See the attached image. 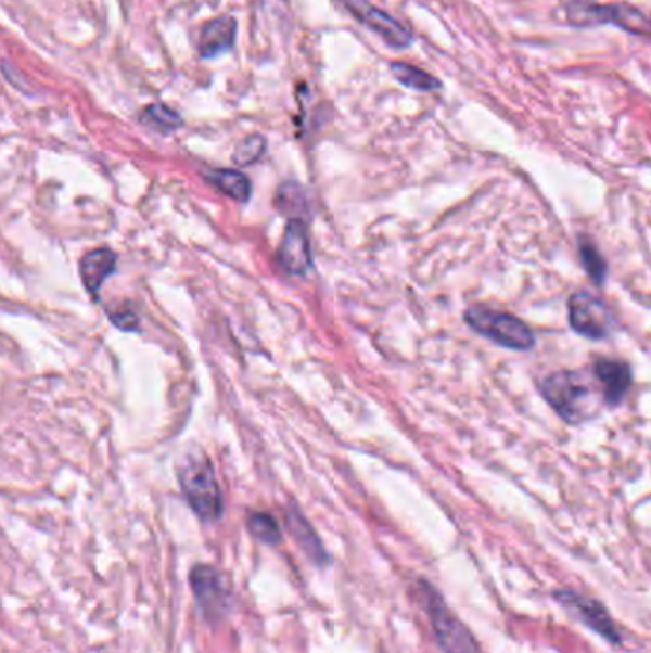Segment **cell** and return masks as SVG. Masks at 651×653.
<instances>
[{"label":"cell","mask_w":651,"mask_h":653,"mask_svg":"<svg viewBox=\"0 0 651 653\" xmlns=\"http://www.w3.org/2000/svg\"><path fill=\"white\" fill-rule=\"evenodd\" d=\"M246 526H248V532L253 534V537L264 542V545L273 547V545L281 542V527L268 512H253L248 516Z\"/></svg>","instance_id":"18"},{"label":"cell","mask_w":651,"mask_h":653,"mask_svg":"<svg viewBox=\"0 0 651 653\" xmlns=\"http://www.w3.org/2000/svg\"><path fill=\"white\" fill-rule=\"evenodd\" d=\"M180 486L186 501L203 522H216L222 516V491L216 482L215 469L205 457L199 454L180 466Z\"/></svg>","instance_id":"3"},{"label":"cell","mask_w":651,"mask_h":653,"mask_svg":"<svg viewBox=\"0 0 651 653\" xmlns=\"http://www.w3.org/2000/svg\"><path fill=\"white\" fill-rule=\"evenodd\" d=\"M596 379L602 384V394H604L608 406H620L623 398L627 396L633 375L630 367L623 361H613V359H598L595 367Z\"/></svg>","instance_id":"11"},{"label":"cell","mask_w":651,"mask_h":653,"mask_svg":"<svg viewBox=\"0 0 651 653\" xmlns=\"http://www.w3.org/2000/svg\"><path fill=\"white\" fill-rule=\"evenodd\" d=\"M238 22L230 16L216 17L208 22L199 37V56L203 60L222 56L235 44Z\"/></svg>","instance_id":"12"},{"label":"cell","mask_w":651,"mask_h":653,"mask_svg":"<svg viewBox=\"0 0 651 653\" xmlns=\"http://www.w3.org/2000/svg\"><path fill=\"white\" fill-rule=\"evenodd\" d=\"M554 598H557V602L564 605L570 614L575 615L585 627L595 630L596 635H600L610 644L621 645L623 638H621L620 629L613 623L612 615L608 614V610L598 600L583 597V594L573 592V590H557Z\"/></svg>","instance_id":"8"},{"label":"cell","mask_w":651,"mask_h":653,"mask_svg":"<svg viewBox=\"0 0 651 653\" xmlns=\"http://www.w3.org/2000/svg\"><path fill=\"white\" fill-rule=\"evenodd\" d=\"M286 527L293 534L296 545L303 549L304 554L310 558L316 566H327L331 562V556L323 547V542L314 532L310 522L304 518L298 510L291 509L286 512Z\"/></svg>","instance_id":"14"},{"label":"cell","mask_w":651,"mask_h":653,"mask_svg":"<svg viewBox=\"0 0 651 653\" xmlns=\"http://www.w3.org/2000/svg\"><path fill=\"white\" fill-rule=\"evenodd\" d=\"M390 69L404 87L413 88L419 92H436L442 88V80L436 79L434 75L424 72L421 67H414L411 64H404V62H394L390 65Z\"/></svg>","instance_id":"16"},{"label":"cell","mask_w":651,"mask_h":653,"mask_svg":"<svg viewBox=\"0 0 651 653\" xmlns=\"http://www.w3.org/2000/svg\"><path fill=\"white\" fill-rule=\"evenodd\" d=\"M570 325L577 335L590 341H604L612 335L613 316L602 300L587 291H577L570 296Z\"/></svg>","instance_id":"7"},{"label":"cell","mask_w":651,"mask_h":653,"mask_svg":"<svg viewBox=\"0 0 651 653\" xmlns=\"http://www.w3.org/2000/svg\"><path fill=\"white\" fill-rule=\"evenodd\" d=\"M464 319L476 333L510 350H529L535 344L532 329L512 313L487 308H469Z\"/></svg>","instance_id":"5"},{"label":"cell","mask_w":651,"mask_h":653,"mask_svg":"<svg viewBox=\"0 0 651 653\" xmlns=\"http://www.w3.org/2000/svg\"><path fill=\"white\" fill-rule=\"evenodd\" d=\"M567 22L575 27L596 25H617L623 31L638 37H651V20L643 16L642 10L630 4H592L585 0H573L567 4Z\"/></svg>","instance_id":"4"},{"label":"cell","mask_w":651,"mask_h":653,"mask_svg":"<svg viewBox=\"0 0 651 653\" xmlns=\"http://www.w3.org/2000/svg\"><path fill=\"white\" fill-rule=\"evenodd\" d=\"M208 182L216 185L220 192L230 195L231 200L239 203H246L251 197V180L239 170H230V168H218L207 175Z\"/></svg>","instance_id":"15"},{"label":"cell","mask_w":651,"mask_h":653,"mask_svg":"<svg viewBox=\"0 0 651 653\" xmlns=\"http://www.w3.org/2000/svg\"><path fill=\"white\" fill-rule=\"evenodd\" d=\"M595 371H564L542 381L540 392L552 409L567 423H583L598 414L604 396L596 392Z\"/></svg>","instance_id":"1"},{"label":"cell","mask_w":651,"mask_h":653,"mask_svg":"<svg viewBox=\"0 0 651 653\" xmlns=\"http://www.w3.org/2000/svg\"><path fill=\"white\" fill-rule=\"evenodd\" d=\"M117 270V255L110 248L90 251L80 260V279L90 295L98 298L105 281Z\"/></svg>","instance_id":"13"},{"label":"cell","mask_w":651,"mask_h":653,"mask_svg":"<svg viewBox=\"0 0 651 653\" xmlns=\"http://www.w3.org/2000/svg\"><path fill=\"white\" fill-rule=\"evenodd\" d=\"M419 597L429 614L434 637L444 653H482L469 627L449 610L444 598L430 582L419 581Z\"/></svg>","instance_id":"2"},{"label":"cell","mask_w":651,"mask_h":653,"mask_svg":"<svg viewBox=\"0 0 651 653\" xmlns=\"http://www.w3.org/2000/svg\"><path fill=\"white\" fill-rule=\"evenodd\" d=\"M264 152H266V138L260 135L248 136L238 145V150L233 153V161L241 167L255 165L256 161L263 157Z\"/></svg>","instance_id":"20"},{"label":"cell","mask_w":651,"mask_h":653,"mask_svg":"<svg viewBox=\"0 0 651 653\" xmlns=\"http://www.w3.org/2000/svg\"><path fill=\"white\" fill-rule=\"evenodd\" d=\"M278 264L281 270L291 276H306V271L310 270V238L304 220L291 218L286 223L283 240L279 245Z\"/></svg>","instance_id":"10"},{"label":"cell","mask_w":651,"mask_h":653,"mask_svg":"<svg viewBox=\"0 0 651 653\" xmlns=\"http://www.w3.org/2000/svg\"><path fill=\"white\" fill-rule=\"evenodd\" d=\"M191 590L201 614L208 622H220L230 612V587L215 566L199 564L190 574Z\"/></svg>","instance_id":"6"},{"label":"cell","mask_w":651,"mask_h":653,"mask_svg":"<svg viewBox=\"0 0 651 653\" xmlns=\"http://www.w3.org/2000/svg\"><path fill=\"white\" fill-rule=\"evenodd\" d=\"M342 2L361 24L376 33L392 49H407L413 42V35L406 25L399 24L396 17L390 16L384 10L376 9L366 0H342Z\"/></svg>","instance_id":"9"},{"label":"cell","mask_w":651,"mask_h":653,"mask_svg":"<svg viewBox=\"0 0 651 653\" xmlns=\"http://www.w3.org/2000/svg\"><path fill=\"white\" fill-rule=\"evenodd\" d=\"M579 255L583 260L585 270L588 271V276L595 279V283L602 285L605 279V260L602 255L598 253L595 243L588 240V238H580L579 240Z\"/></svg>","instance_id":"19"},{"label":"cell","mask_w":651,"mask_h":653,"mask_svg":"<svg viewBox=\"0 0 651 653\" xmlns=\"http://www.w3.org/2000/svg\"><path fill=\"white\" fill-rule=\"evenodd\" d=\"M112 321L115 325L123 329V331H135L138 329V318H136L132 311H119V313H112Z\"/></svg>","instance_id":"21"},{"label":"cell","mask_w":651,"mask_h":653,"mask_svg":"<svg viewBox=\"0 0 651 653\" xmlns=\"http://www.w3.org/2000/svg\"><path fill=\"white\" fill-rule=\"evenodd\" d=\"M140 123L143 127L152 128L155 132L168 135V132H175V130L182 127L183 119L180 117V113H176L175 110H170L165 104H152L143 110L142 115H140Z\"/></svg>","instance_id":"17"}]
</instances>
